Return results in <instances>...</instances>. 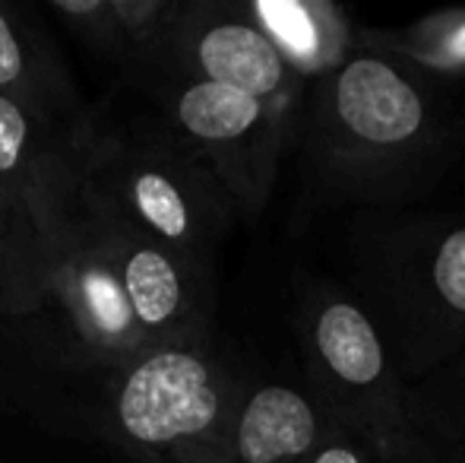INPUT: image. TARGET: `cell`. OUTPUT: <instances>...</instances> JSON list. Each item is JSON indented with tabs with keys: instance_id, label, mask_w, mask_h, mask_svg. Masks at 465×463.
I'll use <instances>...</instances> for the list:
<instances>
[{
	"instance_id": "4",
	"label": "cell",
	"mask_w": 465,
	"mask_h": 463,
	"mask_svg": "<svg viewBox=\"0 0 465 463\" xmlns=\"http://www.w3.org/2000/svg\"><path fill=\"white\" fill-rule=\"evenodd\" d=\"M317 438V413L288 388L257 390L234 428V448L244 463H292L304 458Z\"/></svg>"
},
{
	"instance_id": "7",
	"label": "cell",
	"mask_w": 465,
	"mask_h": 463,
	"mask_svg": "<svg viewBox=\"0 0 465 463\" xmlns=\"http://www.w3.org/2000/svg\"><path fill=\"white\" fill-rule=\"evenodd\" d=\"M178 117L187 134L206 143H238L253 134H263L270 121L266 102L238 93L222 83H193L178 102Z\"/></svg>"
},
{
	"instance_id": "10",
	"label": "cell",
	"mask_w": 465,
	"mask_h": 463,
	"mask_svg": "<svg viewBox=\"0 0 465 463\" xmlns=\"http://www.w3.org/2000/svg\"><path fill=\"white\" fill-rule=\"evenodd\" d=\"M434 283L456 311H465V229L447 235L434 260Z\"/></svg>"
},
{
	"instance_id": "2",
	"label": "cell",
	"mask_w": 465,
	"mask_h": 463,
	"mask_svg": "<svg viewBox=\"0 0 465 463\" xmlns=\"http://www.w3.org/2000/svg\"><path fill=\"white\" fill-rule=\"evenodd\" d=\"M332 106L339 124L371 146L409 143L424 124L418 89L377 57H358L339 70Z\"/></svg>"
},
{
	"instance_id": "14",
	"label": "cell",
	"mask_w": 465,
	"mask_h": 463,
	"mask_svg": "<svg viewBox=\"0 0 465 463\" xmlns=\"http://www.w3.org/2000/svg\"><path fill=\"white\" fill-rule=\"evenodd\" d=\"M313 463H364L361 458H358L351 448H342V445H326L317 451V458H313Z\"/></svg>"
},
{
	"instance_id": "15",
	"label": "cell",
	"mask_w": 465,
	"mask_h": 463,
	"mask_svg": "<svg viewBox=\"0 0 465 463\" xmlns=\"http://www.w3.org/2000/svg\"><path fill=\"white\" fill-rule=\"evenodd\" d=\"M57 10L64 13H95L98 10V0H57Z\"/></svg>"
},
{
	"instance_id": "3",
	"label": "cell",
	"mask_w": 465,
	"mask_h": 463,
	"mask_svg": "<svg viewBox=\"0 0 465 463\" xmlns=\"http://www.w3.org/2000/svg\"><path fill=\"white\" fill-rule=\"evenodd\" d=\"M203 74L213 83L232 86L253 99H282L288 89V57L266 35L263 29H253L244 23L213 25L196 45Z\"/></svg>"
},
{
	"instance_id": "13",
	"label": "cell",
	"mask_w": 465,
	"mask_h": 463,
	"mask_svg": "<svg viewBox=\"0 0 465 463\" xmlns=\"http://www.w3.org/2000/svg\"><path fill=\"white\" fill-rule=\"evenodd\" d=\"M23 74V55H19V42L13 38L6 19L0 16V86L19 80Z\"/></svg>"
},
{
	"instance_id": "1",
	"label": "cell",
	"mask_w": 465,
	"mask_h": 463,
	"mask_svg": "<svg viewBox=\"0 0 465 463\" xmlns=\"http://www.w3.org/2000/svg\"><path fill=\"white\" fill-rule=\"evenodd\" d=\"M222 390L206 358L165 349L143 358L121 388L117 416L130 438L174 445L209 435L222 419Z\"/></svg>"
},
{
	"instance_id": "11",
	"label": "cell",
	"mask_w": 465,
	"mask_h": 463,
	"mask_svg": "<svg viewBox=\"0 0 465 463\" xmlns=\"http://www.w3.org/2000/svg\"><path fill=\"white\" fill-rule=\"evenodd\" d=\"M25 146V117L19 106L0 96V172H13Z\"/></svg>"
},
{
	"instance_id": "8",
	"label": "cell",
	"mask_w": 465,
	"mask_h": 463,
	"mask_svg": "<svg viewBox=\"0 0 465 463\" xmlns=\"http://www.w3.org/2000/svg\"><path fill=\"white\" fill-rule=\"evenodd\" d=\"M124 289H127L130 311L146 327H159V324L172 321V315L181 308L178 270L155 247H143L127 260Z\"/></svg>"
},
{
	"instance_id": "6",
	"label": "cell",
	"mask_w": 465,
	"mask_h": 463,
	"mask_svg": "<svg viewBox=\"0 0 465 463\" xmlns=\"http://www.w3.org/2000/svg\"><path fill=\"white\" fill-rule=\"evenodd\" d=\"M317 349L326 371L349 388H373L383 377V347L361 308L332 302L317 317Z\"/></svg>"
},
{
	"instance_id": "5",
	"label": "cell",
	"mask_w": 465,
	"mask_h": 463,
	"mask_svg": "<svg viewBox=\"0 0 465 463\" xmlns=\"http://www.w3.org/2000/svg\"><path fill=\"white\" fill-rule=\"evenodd\" d=\"M257 16L266 23V35L304 70H326L342 57L345 25L336 6L301 4V0H263Z\"/></svg>"
},
{
	"instance_id": "9",
	"label": "cell",
	"mask_w": 465,
	"mask_h": 463,
	"mask_svg": "<svg viewBox=\"0 0 465 463\" xmlns=\"http://www.w3.org/2000/svg\"><path fill=\"white\" fill-rule=\"evenodd\" d=\"M134 206L149 226L165 238H184L190 232L187 200L172 178L159 172H146L134 185Z\"/></svg>"
},
{
	"instance_id": "12",
	"label": "cell",
	"mask_w": 465,
	"mask_h": 463,
	"mask_svg": "<svg viewBox=\"0 0 465 463\" xmlns=\"http://www.w3.org/2000/svg\"><path fill=\"white\" fill-rule=\"evenodd\" d=\"M428 55L440 64H465V13L456 16V23H450L447 29L437 32V38L428 45Z\"/></svg>"
}]
</instances>
